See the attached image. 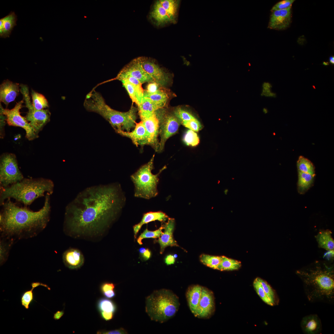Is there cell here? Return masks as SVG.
Masks as SVG:
<instances>
[{
	"label": "cell",
	"instance_id": "7c38bea8",
	"mask_svg": "<svg viewBox=\"0 0 334 334\" xmlns=\"http://www.w3.org/2000/svg\"><path fill=\"white\" fill-rule=\"evenodd\" d=\"M119 72L137 79L142 84L146 82H155L151 76L143 68L140 57L132 60Z\"/></svg>",
	"mask_w": 334,
	"mask_h": 334
},
{
	"label": "cell",
	"instance_id": "d6986e66",
	"mask_svg": "<svg viewBox=\"0 0 334 334\" xmlns=\"http://www.w3.org/2000/svg\"><path fill=\"white\" fill-rule=\"evenodd\" d=\"M175 225L174 219L168 218L167 222L164 226V231L157 240L160 246L161 254L163 253L165 248L167 246H178L173 237Z\"/></svg>",
	"mask_w": 334,
	"mask_h": 334
},
{
	"label": "cell",
	"instance_id": "7bdbcfd3",
	"mask_svg": "<svg viewBox=\"0 0 334 334\" xmlns=\"http://www.w3.org/2000/svg\"><path fill=\"white\" fill-rule=\"evenodd\" d=\"M173 111L175 115L179 119L181 122L195 118L189 112L180 107L174 109Z\"/></svg>",
	"mask_w": 334,
	"mask_h": 334
},
{
	"label": "cell",
	"instance_id": "4316f807",
	"mask_svg": "<svg viewBox=\"0 0 334 334\" xmlns=\"http://www.w3.org/2000/svg\"><path fill=\"white\" fill-rule=\"evenodd\" d=\"M138 111L141 120L150 116L157 110V106L148 98L143 97L140 104L138 106Z\"/></svg>",
	"mask_w": 334,
	"mask_h": 334
},
{
	"label": "cell",
	"instance_id": "f35d334b",
	"mask_svg": "<svg viewBox=\"0 0 334 334\" xmlns=\"http://www.w3.org/2000/svg\"><path fill=\"white\" fill-rule=\"evenodd\" d=\"M183 141L187 146L194 147L199 143V139L197 133L192 130H187L184 134Z\"/></svg>",
	"mask_w": 334,
	"mask_h": 334
},
{
	"label": "cell",
	"instance_id": "680465c9",
	"mask_svg": "<svg viewBox=\"0 0 334 334\" xmlns=\"http://www.w3.org/2000/svg\"><path fill=\"white\" fill-rule=\"evenodd\" d=\"M263 112L265 113H266L268 112V110L266 108H264L263 109Z\"/></svg>",
	"mask_w": 334,
	"mask_h": 334
},
{
	"label": "cell",
	"instance_id": "277c9868",
	"mask_svg": "<svg viewBox=\"0 0 334 334\" xmlns=\"http://www.w3.org/2000/svg\"><path fill=\"white\" fill-rule=\"evenodd\" d=\"M84 106L88 111L97 113L107 120L118 133L130 131L136 125L138 109L132 106L127 112L118 111L107 105L101 95L92 90L86 95Z\"/></svg>",
	"mask_w": 334,
	"mask_h": 334
},
{
	"label": "cell",
	"instance_id": "816d5d0a",
	"mask_svg": "<svg viewBox=\"0 0 334 334\" xmlns=\"http://www.w3.org/2000/svg\"><path fill=\"white\" fill-rule=\"evenodd\" d=\"M6 117L5 115L0 113V137L3 138L4 136V127L5 124Z\"/></svg>",
	"mask_w": 334,
	"mask_h": 334
},
{
	"label": "cell",
	"instance_id": "3957f363",
	"mask_svg": "<svg viewBox=\"0 0 334 334\" xmlns=\"http://www.w3.org/2000/svg\"><path fill=\"white\" fill-rule=\"evenodd\" d=\"M303 284L304 293L311 302H334V265L316 261L296 271Z\"/></svg>",
	"mask_w": 334,
	"mask_h": 334
},
{
	"label": "cell",
	"instance_id": "2e32d148",
	"mask_svg": "<svg viewBox=\"0 0 334 334\" xmlns=\"http://www.w3.org/2000/svg\"><path fill=\"white\" fill-rule=\"evenodd\" d=\"M142 67L155 82L161 86L166 83L168 77L165 73L154 62L148 58L140 57Z\"/></svg>",
	"mask_w": 334,
	"mask_h": 334
},
{
	"label": "cell",
	"instance_id": "8992f818",
	"mask_svg": "<svg viewBox=\"0 0 334 334\" xmlns=\"http://www.w3.org/2000/svg\"><path fill=\"white\" fill-rule=\"evenodd\" d=\"M180 305L178 297L171 290L154 291L146 300L145 310L151 320L163 323L173 317Z\"/></svg>",
	"mask_w": 334,
	"mask_h": 334
},
{
	"label": "cell",
	"instance_id": "30bf717a",
	"mask_svg": "<svg viewBox=\"0 0 334 334\" xmlns=\"http://www.w3.org/2000/svg\"><path fill=\"white\" fill-rule=\"evenodd\" d=\"M20 91L23 100L28 111L25 117L37 134L41 131L50 120L51 113L48 109L38 110L34 107L30 100L28 87L25 85H20Z\"/></svg>",
	"mask_w": 334,
	"mask_h": 334
},
{
	"label": "cell",
	"instance_id": "4dcf8cb0",
	"mask_svg": "<svg viewBox=\"0 0 334 334\" xmlns=\"http://www.w3.org/2000/svg\"><path fill=\"white\" fill-rule=\"evenodd\" d=\"M32 289L30 290L25 292L21 298V303L25 309H28L29 308V305L33 301L34 299L33 290L35 288L42 286L46 287L48 289L50 290V288L46 285L39 282H33L31 284Z\"/></svg>",
	"mask_w": 334,
	"mask_h": 334
},
{
	"label": "cell",
	"instance_id": "681fc988",
	"mask_svg": "<svg viewBox=\"0 0 334 334\" xmlns=\"http://www.w3.org/2000/svg\"><path fill=\"white\" fill-rule=\"evenodd\" d=\"M115 285L113 283L105 282L102 284L101 289L103 293L110 290H113L115 287Z\"/></svg>",
	"mask_w": 334,
	"mask_h": 334
},
{
	"label": "cell",
	"instance_id": "4fadbf2b",
	"mask_svg": "<svg viewBox=\"0 0 334 334\" xmlns=\"http://www.w3.org/2000/svg\"><path fill=\"white\" fill-rule=\"evenodd\" d=\"M214 309L213 293L207 288L202 287L201 298L195 317L206 318L210 317Z\"/></svg>",
	"mask_w": 334,
	"mask_h": 334
},
{
	"label": "cell",
	"instance_id": "5bb4252c",
	"mask_svg": "<svg viewBox=\"0 0 334 334\" xmlns=\"http://www.w3.org/2000/svg\"><path fill=\"white\" fill-rule=\"evenodd\" d=\"M142 121L147 131L148 138V145L151 146L156 152H158L159 147V121L155 113L150 116Z\"/></svg>",
	"mask_w": 334,
	"mask_h": 334
},
{
	"label": "cell",
	"instance_id": "83f0119b",
	"mask_svg": "<svg viewBox=\"0 0 334 334\" xmlns=\"http://www.w3.org/2000/svg\"><path fill=\"white\" fill-rule=\"evenodd\" d=\"M151 16L158 25H161L172 21L165 9L162 6L159 0L154 4Z\"/></svg>",
	"mask_w": 334,
	"mask_h": 334
},
{
	"label": "cell",
	"instance_id": "11a10c76",
	"mask_svg": "<svg viewBox=\"0 0 334 334\" xmlns=\"http://www.w3.org/2000/svg\"><path fill=\"white\" fill-rule=\"evenodd\" d=\"M104 295L108 298H112L115 295V293L113 290H110L103 293Z\"/></svg>",
	"mask_w": 334,
	"mask_h": 334
},
{
	"label": "cell",
	"instance_id": "db71d44e",
	"mask_svg": "<svg viewBox=\"0 0 334 334\" xmlns=\"http://www.w3.org/2000/svg\"><path fill=\"white\" fill-rule=\"evenodd\" d=\"M175 262V258L171 255H167L165 259V262L167 265L173 264Z\"/></svg>",
	"mask_w": 334,
	"mask_h": 334
},
{
	"label": "cell",
	"instance_id": "9c48e42d",
	"mask_svg": "<svg viewBox=\"0 0 334 334\" xmlns=\"http://www.w3.org/2000/svg\"><path fill=\"white\" fill-rule=\"evenodd\" d=\"M24 178L15 155L8 153L2 154L0 159V189L6 187Z\"/></svg>",
	"mask_w": 334,
	"mask_h": 334
},
{
	"label": "cell",
	"instance_id": "60d3db41",
	"mask_svg": "<svg viewBox=\"0 0 334 334\" xmlns=\"http://www.w3.org/2000/svg\"><path fill=\"white\" fill-rule=\"evenodd\" d=\"M258 278L266 294L271 301L273 306L276 305L277 303V301L278 302V300H277V298L274 290L266 281L260 278Z\"/></svg>",
	"mask_w": 334,
	"mask_h": 334
},
{
	"label": "cell",
	"instance_id": "b9f144b4",
	"mask_svg": "<svg viewBox=\"0 0 334 334\" xmlns=\"http://www.w3.org/2000/svg\"><path fill=\"white\" fill-rule=\"evenodd\" d=\"M253 285L257 293L261 299L266 303L270 306H273L271 301L266 294L262 285L258 278L255 279L253 283Z\"/></svg>",
	"mask_w": 334,
	"mask_h": 334
},
{
	"label": "cell",
	"instance_id": "6f0895ef",
	"mask_svg": "<svg viewBox=\"0 0 334 334\" xmlns=\"http://www.w3.org/2000/svg\"><path fill=\"white\" fill-rule=\"evenodd\" d=\"M329 61L332 64H334V56H330L329 58Z\"/></svg>",
	"mask_w": 334,
	"mask_h": 334
},
{
	"label": "cell",
	"instance_id": "91938a15",
	"mask_svg": "<svg viewBox=\"0 0 334 334\" xmlns=\"http://www.w3.org/2000/svg\"><path fill=\"white\" fill-rule=\"evenodd\" d=\"M323 64L324 65L326 66L329 65V63L328 62H323Z\"/></svg>",
	"mask_w": 334,
	"mask_h": 334
},
{
	"label": "cell",
	"instance_id": "7a4b0ae2",
	"mask_svg": "<svg viewBox=\"0 0 334 334\" xmlns=\"http://www.w3.org/2000/svg\"><path fill=\"white\" fill-rule=\"evenodd\" d=\"M45 194L43 207L37 211L20 206L8 199L0 205V230L2 236L14 239L36 236L46 226L51 211L50 195Z\"/></svg>",
	"mask_w": 334,
	"mask_h": 334
},
{
	"label": "cell",
	"instance_id": "1f68e13d",
	"mask_svg": "<svg viewBox=\"0 0 334 334\" xmlns=\"http://www.w3.org/2000/svg\"><path fill=\"white\" fill-rule=\"evenodd\" d=\"M120 81L122 82L133 102L136 104L137 106L139 105L142 102L143 96L140 94L136 88L126 80L122 79Z\"/></svg>",
	"mask_w": 334,
	"mask_h": 334
},
{
	"label": "cell",
	"instance_id": "d4e9b609",
	"mask_svg": "<svg viewBox=\"0 0 334 334\" xmlns=\"http://www.w3.org/2000/svg\"><path fill=\"white\" fill-rule=\"evenodd\" d=\"M329 230H322L315 236L318 246L329 251L334 249V240Z\"/></svg>",
	"mask_w": 334,
	"mask_h": 334
},
{
	"label": "cell",
	"instance_id": "ab89813d",
	"mask_svg": "<svg viewBox=\"0 0 334 334\" xmlns=\"http://www.w3.org/2000/svg\"><path fill=\"white\" fill-rule=\"evenodd\" d=\"M97 306L100 312L114 313L116 310V306L113 302L105 298H102L99 300Z\"/></svg>",
	"mask_w": 334,
	"mask_h": 334
},
{
	"label": "cell",
	"instance_id": "6da1fadb",
	"mask_svg": "<svg viewBox=\"0 0 334 334\" xmlns=\"http://www.w3.org/2000/svg\"><path fill=\"white\" fill-rule=\"evenodd\" d=\"M125 200L118 183L87 188L66 207L64 231L75 238L101 236L116 219Z\"/></svg>",
	"mask_w": 334,
	"mask_h": 334
},
{
	"label": "cell",
	"instance_id": "5b68a950",
	"mask_svg": "<svg viewBox=\"0 0 334 334\" xmlns=\"http://www.w3.org/2000/svg\"><path fill=\"white\" fill-rule=\"evenodd\" d=\"M54 184L51 179L43 178H24L6 187L0 189V205L8 199H13L28 207L45 193L52 195Z\"/></svg>",
	"mask_w": 334,
	"mask_h": 334
},
{
	"label": "cell",
	"instance_id": "7402d4cb",
	"mask_svg": "<svg viewBox=\"0 0 334 334\" xmlns=\"http://www.w3.org/2000/svg\"><path fill=\"white\" fill-rule=\"evenodd\" d=\"M202 286L195 285L190 287L186 293V297L190 309L195 316L200 302Z\"/></svg>",
	"mask_w": 334,
	"mask_h": 334
},
{
	"label": "cell",
	"instance_id": "f6af8a7d",
	"mask_svg": "<svg viewBox=\"0 0 334 334\" xmlns=\"http://www.w3.org/2000/svg\"><path fill=\"white\" fill-rule=\"evenodd\" d=\"M294 1V0H284L280 1L272 7L271 11L287 9L291 8Z\"/></svg>",
	"mask_w": 334,
	"mask_h": 334
},
{
	"label": "cell",
	"instance_id": "e575fe53",
	"mask_svg": "<svg viewBox=\"0 0 334 334\" xmlns=\"http://www.w3.org/2000/svg\"><path fill=\"white\" fill-rule=\"evenodd\" d=\"M31 94L32 104L35 109L41 110L49 107L47 100L42 94L32 90L31 91Z\"/></svg>",
	"mask_w": 334,
	"mask_h": 334
},
{
	"label": "cell",
	"instance_id": "f5cc1de1",
	"mask_svg": "<svg viewBox=\"0 0 334 334\" xmlns=\"http://www.w3.org/2000/svg\"><path fill=\"white\" fill-rule=\"evenodd\" d=\"M101 317L106 321L112 319L113 316V312H107L104 311H101Z\"/></svg>",
	"mask_w": 334,
	"mask_h": 334
},
{
	"label": "cell",
	"instance_id": "484cf974",
	"mask_svg": "<svg viewBox=\"0 0 334 334\" xmlns=\"http://www.w3.org/2000/svg\"><path fill=\"white\" fill-rule=\"evenodd\" d=\"M143 97L150 99L159 109L165 108L169 98L168 93L162 88L153 93H149L144 90Z\"/></svg>",
	"mask_w": 334,
	"mask_h": 334
},
{
	"label": "cell",
	"instance_id": "d6a6232c",
	"mask_svg": "<svg viewBox=\"0 0 334 334\" xmlns=\"http://www.w3.org/2000/svg\"><path fill=\"white\" fill-rule=\"evenodd\" d=\"M241 265L240 261L223 256L222 260L217 270L221 271L237 270L240 268Z\"/></svg>",
	"mask_w": 334,
	"mask_h": 334
},
{
	"label": "cell",
	"instance_id": "ba28073f",
	"mask_svg": "<svg viewBox=\"0 0 334 334\" xmlns=\"http://www.w3.org/2000/svg\"><path fill=\"white\" fill-rule=\"evenodd\" d=\"M159 121V147L158 152L164 148L167 140L178 133L181 122L174 114L173 110L165 108L159 109L155 112Z\"/></svg>",
	"mask_w": 334,
	"mask_h": 334
},
{
	"label": "cell",
	"instance_id": "52a82bcc",
	"mask_svg": "<svg viewBox=\"0 0 334 334\" xmlns=\"http://www.w3.org/2000/svg\"><path fill=\"white\" fill-rule=\"evenodd\" d=\"M154 155L147 163L141 166L131 176L135 186V197L149 199L158 194L157 186L159 176L166 168V166L162 168L157 174H153L152 171L154 169Z\"/></svg>",
	"mask_w": 334,
	"mask_h": 334
},
{
	"label": "cell",
	"instance_id": "8d00e7d4",
	"mask_svg": "<svg viewBox=\"0 0 334 334\" xmlns=\"http://www.w3.org/2000/svg\"><path fill=\"white\" fill-rule=\"evenodd\" d=\"M162 6L165 9L171 21L175 16L178 6V1L174 0H159Z\"/></svg>",
	"mask_w": 334,
	"mask_h": 334
},
{
	"label": "cell",
	"instance_id": "7dc6e473",
	"mask_svg": "<svg viewBox=\"0 0 334 334\" xmlns=\"http://www.w3.org/2000/svg\"><path fill=\"white\" fill-rule=\"evenodd\" d=\"M161 86L155 82H150L148 84L146 89L145 90L149 93H153L158 91L162 88Z\"/></svg>",
	"mask_w": 334,
	"mask_h": 334
},
{
	"label": "cell",
	"instance_id": "f546056e",
	"mask_svg": "<svg viewBox=\"0 0 334 334\" xmlns=\"http://www.w3.org/2000/svg\"><path fill=\"white\" fill-rule=\"evenodd\" d=\"M298 172V191L300 193H303L310 187L315 176L300 171Z\"/></svg>",
	"mask_w": 334,
	"mask_h": 334
},
{
	"label": "cell",
	"instance_id": "836d02e7",
	"mask_svg": "<svg viewBox=\"0 0 334 334\" xmlns=\"http://www.w3.org/2000/svg\"><path fill=\"white\" fill-rule=\"evenodd\" d=\"M222 258L223 256H214L205 254H202L199 257L200 260L202 263L215 269H217Z\"/></svg>",
	"mask_w": 334,
	"mask_h": 334
},
{
	"label": "cell",
	"instance_id": "74e56055",
	"mask_svg": "<svg viewBox=\"0 0 334 334\" xmlns=\"http://www.w3.org/2000/svg\"><path fill=\"white\" fill-rule=\"evenodd\" d=\"M164 229V226H162L158 229L154 231H150L147 228L145 229L137 239V242L140 245L143 244L142 240L144 238H159L163 234L162 230Z\"/></svg>",
	"mask_w": 334,
	"mask_h": 334
},
{
	"label": "cell",
	"instance_id": "f1b7e54d",
	"mask_svg": "<svg viewBox=\"0 0 334 334\" xmlns=\"http://www.w3.org/2000/svg\"><path fill=\"white\" fill-rule=\"evenodd\" d=\"M14 239L10 238L1 236L0 241V263L2 265L7 260Z\"/></svg>",
	"mask_w": 334,
	"mask_h": 334
},
{
	"label": "cell",
	"instance_id": "d590c367",
	"mask_svg": "<svg viewBox=\"0 0 334 334\" xmlns=\"http://www.w3.org/2000/svg\"><path fill=\"white\" fill-rule=\"evenodd\" d=\"M298 171L315 175L314 166L308 159L302 156H300L297 162Z\"/></svg>",
	"mask_w": 334,
	"mask_h": 334
},
{
	"label": "cell",
	"instance_id": "ee69618b",
	"mask_svg": "<svg viewBox=\"0 0 334 334\" xmlns=\"http://www.w3.org/2000/svg\"><path fill=\"white\" fill-rule=\"evenodd\" d=\"M181 124L186 127L196 132H199L202 129L201 123L196 118L189 121L182 122Z\"/></svg>",
	"mask_w": 334,
	"mask_h": 334
},
{
	"label": "cell",
	"instance_id": "cb8c5ba5",
	"mask_svg": "<svg viewBox=\"0 0 334 334\" xmlns=\"http://www.w3.org/2000/svg\"><path fill=\"white\" fill-rule=\"evenodd\" d=\"M17 16L14 12L11 11L5 17L0 19L1 38L9 37L14 27L17 25Z\"/></svg>",
	"mask_w": 334,
	"mask_h": 334
},
{
	"label": "cell",
	"instance_id": "bcb514c9",
	"mask_svg": "<svg viewBox=\"0 0 334 334\" xmlns=\"http://www.w3.org/2000/svg\"><path fill=\"white\" fill-rule=\"evenodd\" d=\"M262 87L261 96L274 97L276 96V94L272 92L271 91L272 85L270 83L264 82L262 84Z\"/></svg>",
	"mask_w": 334,
	"mask_h": 334
},
{
	"label": "cell",
	"instance_id": "44dd1931",
	"mask_svg": "<svg viewBox=\"0 0 334 334\" xmlns=\"http://www.w3.org/2000/svg\"><path fill=\"white\" fill-rule=\"evenodd\" d=\"M62 259L65 265L72 269L80 268L84 261V256L81 251L74 248L66 250L63 253Z\"/></svg>",
	"mask_w": 334,
	"mask_h": 334
},
{
	"label": "cell",
	"instance_id": "9a60e30c",
	"mask_svg": "<svg viewBox=\"0 0 334 334\" xmlns=\"http://www.w3.org/2000/svg\"><path fill=\"white\" fill-rule=\"evenodd\" d=\"M268 28L282 30L287 28L291 21V7L287 9L271 11Z\"/></svg>",
	"mask_w": 334,
	"mask_h": 334
},
{
	"label": "cell",
	"instance_id": "94428289",
	"mask_svg": "<svg viewBox=\"0 0 334 334\" xmlns=\"http://www.w3.org/2000/svg\"><path fill=\"white\" fill-rule=\"evenodd\" d=\"M313 86V87H314V88H315V87L314 86Z\"/></svg>",
	"mask_w": 334,
	"mask_h": 334
},
{
	"label": "cell",
	"instance_id": "603a6c76",
	"mask_svg": "<svg viewBox=\"0 0 334 334\" xmlns=\"http://www.w3.org/2000/svg\"><path fill=\"white\" fill-rule=\"evenodd\" d=\"M168 218V216L161 211L150 212L144 214L141 221L133 227L135 238H136L137 234L143 225L156 221H165Z\"/></svg>",
	"mask_w": 334,
	"mask_h": 334
},
{
	"label": "cell",
	"instance_id": "ac0fdd59",
	"mask_svg": "<svg viewBox=\"0 0 334 334\" xmlns=\"http://www.w3.org/2000/svg\"><path fill=\"white\" fill-rule=\"evenodd\" d=\"M19 84L14 83L9 80L3 81L0 86V101L6 107L9 104L14 101L20 91Z\"/></svg>",
	"mask_w": 334,
	"mask_h": 334
},
{
	"label": "cell",
	"instance_id": "f907efd6",
	"mask_svg": "<svg viewBox=\"0 0 334 334\" xmlns=\"http://www.w3.org/2000/svg\"><path fill=\"white\" fill-rule=\"evenodd\" d=\"M98 334H127V332L126 331L122 328H120L119 329L112 330L108 331H99L97 332Z\"/></svg>",
	"mask_w": 334,
	"mask_h": 334
},
{
	"label": "cell",
	"instance_id": "9f6ffc18",
	"mask_svg": "<svg viewBox=\"0 0 334 334\" xmlns=\"http://www.w3.org/2000/svg\"><path fill=\"white\" fill-rule=\"evenodd\" d=\"M64 314L63 310H58L54 314L53 318L55 320H58L60 319Z\"/></svg>",
	"mask_w": 334,
	"mask_h": 334
},
{
	"label": "cell",
	"instance_id": "c3c4849f",
	"mask_svg": "<svg viewBox=\"0 0 334 334\" xmlns=\"http://www.w3.org/2000/svg\"><path fill=\"white\" fill-rule=\"evenodd\" d=\"M139 251L141 257L143 260H148L151 256V252L148 248L141 247L139 249Z\"/></svg>",
	"mask_w": 334,
	"mask_h": 334
},
{
	"label": "cell",
	"instance_id": "e0dca14e",
	"mask_svg": "<svg viewBox=\"0 0 334 334\" xmlns=\"http://www.w3.org/2000/svg\"><path fill=\"white\" fill-rule=\"evenodd\" d=\"M118 134L130 139L136 146L148 145V138L143 122L136 123L133 130L130 131H121Z\"/></svg>",
	"mask_w": 334,
	"mask_h": 334
},
{
	"label": "cell",
	"instance_id": "ffe728a7",
	"mask_svg": "<svg viewBox=\"0 0 334 334\" xmlns=\"http://www.w3.org/2000/svg\"><path fill=\"white\" fill-rule=\"evenodd\" d=\"M300 326L303 333L306 334H318L322 329L321 321L316 314H310L302 319Z\"/></svg>",
	"mask_w": 334,
	"mask_h": 334
},
{
	"label": "cell",
	"instance_id": "8fae6325",
	"mask_svg": "<svg viewBox=\"0 0 334 334\" xmlns=\"http://www.w3.org/2000/svg\"><path fill=\"white\" fill-rule=\"evenodd\" d=\"M23 100L17 102L14 107L11 109H4L0 103V113L5 115L6 121L10 126L19 127L24 130L26 137L29 141L38 137L33 128L26 120L25 117L21 116L20 110L23 107Z\"/></svg>",
	"mask_w": 334,
	"mask_h": 334
}]
</instances>
